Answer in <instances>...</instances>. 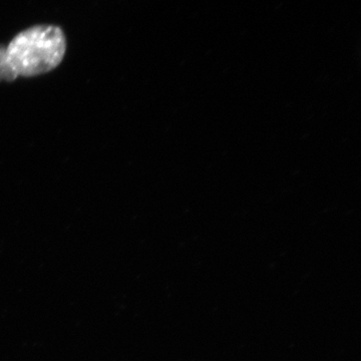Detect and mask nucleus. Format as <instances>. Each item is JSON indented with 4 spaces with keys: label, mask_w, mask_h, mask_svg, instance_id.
<instances>
[{
    "label": "nucleus",
    "mask_w": 361,
    "mask_h": 361,
    "mask_svg": "<svg viewBox=\"0 0 361 361\" xmlns=\"http://www.w3.org/2000/svg\"><path fill=\"white\" fill-rule=\"evenodd\" d=\"M66 35L56 25H35L0 45V82L37 77L54 70L65 58Z\"/></svg>",
    "instance_id": "1"
}]
</instances>
